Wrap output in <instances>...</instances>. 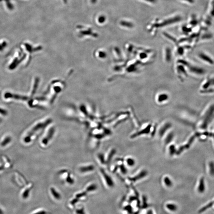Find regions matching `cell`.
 <instances>
[{
	"label": "cell",
	"mask_w": 214,
	"mask_h": 214,
	"mask_svg": "<svg viewBox=\"0 0 214 214\" xmlns=\"http://www.w3.org/2000/svg\"><path fill=\"white\" fill-rule=\"evenodd\" d=\"M121 25L123 26L126 27H133V24L131 23L126 21H122L121 22Z\"/></svg>",
	"instance_id": "cell-9"
},
{
	"label": "cell",
	"mask_w": 214,
	"mask_h": 214,
	"mask_svg": "<svg viewBox=\"0 0 214 214\" xmlns=\"http://www.w3.org/2000/svg\"><path fill=\"white\" fill-rule=\"evenodd\" d=\"M95 169V167L92 165H86L82 166L79 168V171L81 173H88V172H92Z\"/></svg>",
	"instance_id": "cell-5"
},
{
	"label": "cell",
	"mask_w": 214,
	"mask_h": 214,
	"mask_svg": "<svg viewBox=\"0 0 214 214\" xmlns=\"http://www.w3.org/2000/svg\"><path fill=\"white\" fill-rule=\"evenodd\" d=\"M200 92L203 94H210L214 92V76L205 79L202 83Z\"/></svg>",
	"instance_id": "cell-1"
},
{
	"label": "cell",
	"mask_w": 214,
	"mask_h": 214,
	"mask_svg": "<svg viewBox=\"0 0 214 214\" xmlns=\"http://www.w3.org/2000/svg\"><path fill=\"white\" fill-rule=\"evenodd\" d=\"M5 96L6 98H9V97H13V98H15L16 99H23V100H26L27 99V98L25 96H18V95H12L11 94L9 93H7L5 94Z\"/></svg>",
	"instance_id": "cell-7"
},
{
	"label": "cell",
	"mask_w": 214,
	"mask_h": 214,
	"mask_svg": "<svg viewBox=\"0 0 214 214\" xmlns=\"http://www.w3.org/2000/svg\"><path fill=\"white\" fill-rule=\"evenodd\" d=\"M198 58L201 61L210 66L214 64V60L209 54L205 52H201L198 54Z\"/></svg>",
	"instance_id": "cell-2"
},
{
	"label": "cell",
	"mask_w": 214,
	"mask_h": 214,
	"mask_svg": "<svg viewBox=\"0 0 214 214\" xmlns=\"http://www.w3.org/2000/svg\"><path fill=\"white\" fill-rule=\"evenodd\" d=\"M185 1L188 2V3H190V4H192V3H194V0H183Z\"/></svg>",
	"instance_id": "cell-13"
},
{
	"label": "cell",
	"mask_w": 214,
	"mask_h": 214,
	"mask_svg": "<svg viewBox=\"0 0 214 214\" xmlns=\"http://www.w3.org/2000/svg\"><path fill=\"white\" fill-rule=\"evenodd\" d=\"M105 17L104 16H102L99 17V19H98V21H99V23H102L105 21Z\"/></svg>",
	"instance_id": "cell-12"
},
{
	"label": "cell",
	"mask_w": 214,
	"mask_h": 214,
	"mask_svg": "<svg viewBox=\"0 0 214 214\" xmlns=\"http://www.w3.org/2000/svg\"><path fill=\"white\" fill-rule=\"evenodd\" d=\"M97 187L95 184H93V185H89L87 188H86V191H95V190H96Z\"/></svg>",
	"instance_id": "cell-10"
},
{
	"label": "cell",
	"mask_w": 214,
	"mask_h": 214,
	"mask_svg": "<svg viewBox=\"0 0 214 214\" xmlns=\"http://www.w3.org/2000/svg\"><path fill=\"white\" fill-rule=\"evenodd\" d=\"M96 0H92V2H93V3H95V2L96 1Z\"/></svg>",
	"instance_id": "cell-14"
},
{
	"label": "cell",
	"mask_w": 214,
	"mask_h": 214,
	"mask_svg": "<svg viewBox=\"0 0 214 214\" xmlns=\"http://www.w3.org/2000/svg\"><path fill=\"white\" fill-rule=\"evenodd\" d=\"M100 171H100L101 173H102L103 175V177H104V178H105L106 181L107 183L108 184V186L110 187H112L113 186V182H112V180L110 179V177L108 175H107V174L104 173V172H103L102 170H101Z\"/></svg>",
	"instance_id": "cell-6"
},
{
	"label": "cell",
	"mask_w": 214,
	"mask_h": 214,
	"mask_svg": "<svg viewBox=\"0 0 214 214\" xmlns=\"http://www.w3.org/2000/svg\"><path fill=\"white\" fill-rule=\"evenodd\" d=\"M167 208L171 211H175L176 209V205L173 204H168L166 205Z\"/></svg>",
	"instance_id": "cell-11"
},
{
	"label": "cell",
	"mask_w": 214,
	"mask_h": 214,
	"mask_svg": "<svg viewBox=\"0 0 214 214\" xmlns=\"http://www.w3.org/2000/svg\"><path fill=\"white\" fill-rule=\"evenodd\" d=\"M189 69L191 73L198 76L203 75L206 73L205 69L200 66H189Z\"/></svg>",
	"instance_id": "cell-3"
},
{
	"label": "cell",
	"mask_w": 214,
	"mask_h": 214,
	"mask_svg": "<svg viewBox=\"0 0 214 214\" xmlns=\"http://www.w3.org/2000/svg\"><path fill=\"white\" fill-rule=\"evenodd\" d=\"M55 129L54 127H51V128H49V130L48 131L47 134L46 135L45 137L44 138L43 141V144L47 145V144L51 140L53 137V135L54 134Z\"/></svg>",
	"instance_id": "cell-4"
},
{
	"label": "cell",
	"mask_w": 214,
	"mask_h": 214,
	"mask_svg": "<svg viewBox=\"0 0 214 214\" xmlns=\"http://www.w3.org/2000/svg\"><path fill=\"white\" fill-rule=\"evenodd\" d=\"M51 191L54 197L56 199H60V198L61 195H60L59 193L57 191H56V190L54 188H51Z\"/></svg>",
	"instance_id": "cell-8"
}]
</instances>
